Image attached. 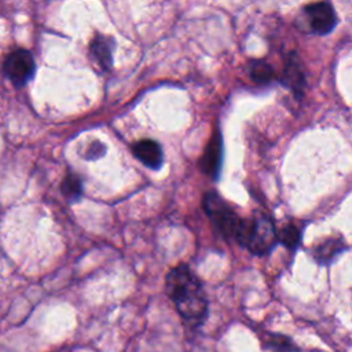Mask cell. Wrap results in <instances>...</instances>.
I'll return each instance as SVG.
<instances>
[{"instance_id":"6da1fadb","label":"cell","mask_w":352,"mask_h":352,"mask_svg":"<svg viewBox=\"0 0 352 352\" xmlns=\"http://www.w3.org/2000/svg\"><path fill=\"white\" fill-rule=\"evenodd\" d=\"M165 289L186 323L191 327H198L204 323L208 314L206 294L188 265L180 263L170 268L165 278Z\"/></svg>"},{"instance_id":"7a4b0ae2","label":"cell","mask_w":352,"mask_h":352,"mask_svg":"<svg viewBox=\"0 0 352 352\" xmlns=\"http://www.w3.org/2000/svg\"><path fill=\"white\" fill-rule=\"evenodd\" d=\"M202 206L217 231L227 239L239 242L246 219H241L236 212L216 192H206Z\"/></svg>"},{"instance_id":"3957f363","label":"cell","mask_w":352,"mask_h":352,"mask_svg":"<svg viewBox=\"0 0 352 352\" xmlns=\"http://www.w3.org/2000/svg\"><path fill=\"white\" fill-rule=\"evenodd\" d=\"M276 230L274 223L264 214H257L253 219H246L245 231L239 245L246 248L253 254H265L276 243Z\"/></svg>"},{"instance_id":"277c9868","label":"cell","mask_w":352,"mask_h":352,"mask_svg":"<svg viewBox=\"0 0 352 352\" xmlns=\"http://www.w3.org/2000/svg\"><path fill=\"white\" fill-rule=\"evenodd\" d=\"M34 59L33 55L26 50H15L12 51L4 60L3 70L6 76L14 82L16 87L25 85L34 74Z\"/></svg>"},{"instance_id":"5b68a950","label":"cell","mask_w":352,"mask_h":352,"mask_svg":"<svg viewBox=\"0 0 352 352\" xmlns=\"http://www.w3.org/2000/svg\"><path fill=\"white\" fill-rule=\"evenodd\" d=\"M304 12L308 18L311 30L316 34L322 36V34L330 33L337 23L336 12L333 7L326 1H316V3L308 4L304 8Z\"/></svg>"},{"instance_id":"8992f818","label":"cell","mask_w":352,"mask_h":352,"mask_svg":"<svg viewBox=\"0 0 352 352\" xmlns=\"http://www.w3.org/2000/svg\"><path fill=\"white\" fill-rule=\"evenodd\" d=\"M221 160H223V140H221L220 132L214 131L199 161L202 172L212 179H217L221 169Z\"/></svg>"},{"instance_id":"52a82bcc","label":"cell","mask_w":352,"mask_h":352,"mask_svg":"<svg viewBox=\"0 0 352 352\" xmlns=\"http://www.w3.org/2000/svg\"><path fill=\"white\" fill-rule=\"evenodd\" d=\"M280 81L283 85L290 88L297 96H300L304 92L305 88V72L302 67L301 60L296 54H290L283 72L280 74Z\"/></svg>"},{"instance_id":"ba28073f","label":"cell","mask_w":352,"mask_h":352,"mask_svg":"<svg viewBox=\"0 0 352 352\" xmlns=\"http://www.w3.org/2000/svg\"><path fill=\"white\" fill-rule=\"evenodd\" d=\"M133 155L147 168L160 169L162 165V150L161 146L150 139H143L132 146Z\"/></svg>"},{"instance_id":"9c48e42d","label":"cell","mask_w":352,"mask_h":352,"mask_svg":"<svg viewBox=\"0 0 352 352\" xmlns=\"http://www.w3.org/2000/svg\"><path fill=\"white\" fill-rule=\"evenodd\" d=\"M345 249V243L340 236H329L314 246L312 256L319 264H329L334 257Z\"/></svg>"},{"instance_id":"30bf717a","label":"cell","mask_w":352,"mask_h":352,"mask_svg":"<svg viewBox=\"0 0 352 352\" xmlns=\"http://www.w3.org/2000/svg\"><path fill=\"white\" fill-rule=\"evenodd\" d=\"M113 38L106 36H96L91 43V55L104 70L110 69L113 65Z\"/></svg>"},{"instance_id":"8fae6325","label":"cell","mask_w":352,"mask_h":352,"mask_svg":"<svg viewBox=\"0 0 352 352\" xmlns=\"http://www.w3.org/2000/svg\"><path fill=\"white\" fill-rule=\"evenodd\" d=\"M60 190L63 197L67 199V202L73 204L76 201L80 199L81 194H82V183L81 179L77 175L69 173L60 184Z\"/></svg>"},{"instance_id":"7c38bea8","label":"cell","mask_w":352,"mask_h":352,"mask_svg":"<svg viewBox=\"0 0 352 352\" xmlns=\"http://www.w3.org/2000/svg\"><path fill=\"white\" fill-rule=\"evenodd\" d=\"M250 77L257 84H267L274 80L275 72L272 66L265 60H254L250 65Z\"/></svg>"},{"instance_id":"4fadbf2b","label":"cell","mask_w":352,"mask_h":352,"mask_svg":"<svg viewBox=\"0 0 352 352\" xmlns=\"http://www.w3.org/2000/svg\"><path fill=\"white\" fill-rule=\"evenodd\" d=\"M276 238L286 248L294 249L300 243L301 232H300V228L296 224L289 223V224L283 226L279 231H276Z\"/></svg>"},{"instance_id":"5bb4252c","label":"cell","mask_w":352,"mask_h":352,"mask_svg":"<svg viewBox=\"0 0 352 352\" xmlns=\"http://www.w3.org/2000/svg\"><path fill=\"white\" fill-rule=\"evenodd\" d=\"M265 344L272 352H298V348L294 345V342L282 334L270 333Z\"/></svg>"},{"instance_id":"9a60e30c","label":"cell","mask_w":352,"mask_h":352,"mask_svg":"<svg viewBox=\"0 0 352 352\" xmlns=\"http://www.w3.org/2000/svg\"><path fill=\"white\" fill-rule=\"evenodd\" d=\"M104 154V146L100 143V142H94L89 148H88V154H87V158L92 160V158H98L100 155Z\"/></svg>"}]
</instances>
